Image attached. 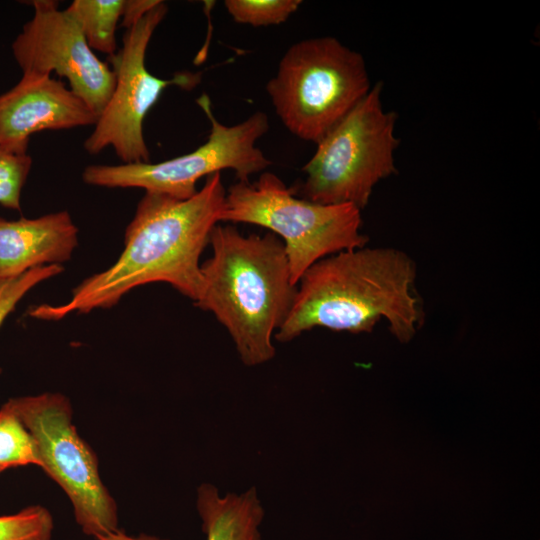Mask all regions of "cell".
I'll use <instances>...</instances> for the list:
<instances>
[{"label": "cell", "instance_id": "obj_19", "mask_svg": "<svg viewBox=\"0 0 540 540\" xmlns=\"http://www.w3.org/2000/svg\"><path fill=\"white\" fill-rule=\"evenodd\" d=\"M63 269L62 265L57 264L40 266L17 277L0 280V327L28 291L60 274Z\"/></svg>", "mask_w": 540, "mask_h": 540}, {"label": "cell", "instance_id": "obj_4", "mask_svg": "<svg viewBox=\"0 0 540 540\" xmlns=\"http://www.w3.org/2000/svg\"><path fill=\"white\" fill-rule=\"evenodd\" d=\"M370 89L362 55L330 36L291 45L266 85L288 131L316 144Z\"/></svg>", "mask_w": 540, "mask_h": 540}, {"label": "cell", "instance_id": "obj_7", "mask_svg": "<svg viewBox=\"0 0 540 540\" xmlns=\"http://www.w3.org/2000/svg\"><path fill=\"white\" fill-rule=\"evenodd\" d=\"M197 103L208 117L211 130L207 141L194 151L158 163L89 165L83 170V181L106 188H142L184 200L196 194V183L203 177L231 169L240 182H247L251 175L271 165L256 146L269 129L264 112H255L241 123L227 126L214 116L207 94H202Z\"/></svg>", "mask_w": 540, "mask_h": 540}, {"label": "cell", "instance_id": "obj_10", "mask_svg": "<svg viewBox=\"0 0 540 540\" xmlns=\"http://www.w3.org/2000/svg\"><path fill=\"white\" fill-rule=\"evenodd\" d=\"M33 16L12 42V55L22 73L66 78L69 88L98 115L115 86L111 66L89 47L72 13L58 2L34 0Z\"/></svg>", "mask_w": 540, "mask_h": 540}, {"label": "cell", "instance_id": "obj_6", "mask_svg": "<svg viewBox=\"0 0 540 540\" xmlns=\"http://www.w3.org/2000/svg\"><path fill=\"white\" fill-rule=\"evenodd\" d=\"M382 84L367 95L318 143L303 167L304 182L293 192L324 205L351 204L362 210L375 185L396 172V114L384 111Z\"/></svg>", "mask_w": 540, "mask_h": 540}, {"label": "cell", "instance_id": "obj_8", "mask_svg": "<svg viewBox=\"0 0 540 540\" xmlns=\"http://www.w3.org/2000/svg\"><path fill=\"white\" fill-rule=\"evenodd\" d=\"M5 404L31 434L40 468L68 496L82 531L98 538L118 530L116 502L101 480L96 455L72 423L69 400L47 392Z\"/></svg>", "mask_w": 540, "mask_h": 540}, {"label": "cell", "instance_id": "obj_13", "mask_svg": "<svg viewBox=\"0 0 540 540\" xmlns=\"http://www.w3.org/2000/svg\"><path fill=\"white\" fill-rule=\"evenodd\" d=\"M196 508L206 540H262L265 512L255 487L221 495L215 485L203 483L197 488Z\"/></svg>", "mask_w": 540, "mask_h": 540}, {"label": "cell", "instance_id": "obj_18", "mask_svg": "<svg viewBox=\"0 0 540 540\" xmlns=\"http://www.w3.org/2000/svg\"><path fill=\"white\" fill-rule=\"evenodd\" d=\"M31 166L28 153H15L0 146V205L21 210V192Z\"/></svg>", "mask_w": 540, "mask_h": 540}, {"label": "cell", "instance_id": "obj_14", "mask_svg": "<svg viewBox=\"0 0 540 540\" xmlns=\"http://www.w3.org/2000/svg\"><path fill=\"white\" fill-rule=\"evenodd\" d=\"M125 0H74L67 9L78 22L93 51L117 52L116 30L122 17Z\"/></svg>", "mask_w": 540, "mask_h": 540}, {"label": "cell", "instance_id": "obj_11", "mask_svg": "<svg viewBox=\"0 0 540 540\" xmlns=\"http://www.w3.org/2000/svg\"><path fill=\"white\" fill-rule=\"evenodd\" d=\"M98 117L62 81L51 75L22 73L17 84L0 94V146L28 153L31 135L94 126Z\"/></svg>", "mask_w": 540, "mask_h": 540}, {"label": "cell", "instance_id": "obj_20", "mask_svg": "<svg viewBox=\"0 0 540 540\" xmlns=\"http://www.w3.org/2000/svg\"><path fill=\"white\" fill-rule=\"evenodd\" d=\"M161 0H125L121 25L127 29L155 8Z\"/></svg>", "mask_w": 540, "mask_h": 540}, {"label": "cell", "instance_id": "obj_12", "mask_svg": "<svg viewBox=\"0 0 540 540\" xmlns=\"http://www.w3.org/2000/svg\"><path fill=\"white\" fill-rule=\"evenodd\" d=\"M78 245V228L67 211L38 218L7 220L0 217V280L30 269L61 265Z\"/></svg>", "mask_w": 540, "mask_h": 540}, {"label": "cell", "instance_id": "obj_15", "mask_svg": "<svg viewBox=\"0 0 540 540\" xmlns=\"http://www.w3.org/2000/svg\"><path fill=\"white\" fill-rule=\"evenodd\" d=\"M40 461L35 442L16 414L4 404L0 409V473Z\"/></svg>", "mask_w": 540, "mask_h": 540}, {"label": "cell", "instance_id": "obj_9", "mask_svg": "<svg viewBox=\"0 0 540 540\" xmlns=\"http://www.w3.org/2000/svg\"><path fill=\"white\" fill-rule=\"evenodd\" d=\"M167 11V5L161 1L126 30L121 49L107 58L115 75V86L92 133L84 141V149L89 154L112 147L124 164L150 162L143 134L148 112L167 87L174 85L191 90L201 82L200 72H181L171 79H161L146 68L149 42Z\"/></svg>", "mask_w": 540, "mask_h": 540}, {"label": "cell", "instance_id": "obj_5", "mask_svg": "<svg viewBox=\"0 0 540 540\" xmlns=\"http://www.w3.org/2000/svg\"><path fill=\"white\" fill-rule=\"evenodd\" d=\"M220 221L248 223L269 229L283 242L291 280L297 285L319 260L364 247L361 210L351 204L324 205L298 197L271 172L254 183L233 184L226 191Z\"/></svg>", "mask_w": 540, "mask_h": 540}, {"label": "cell", "instance_id": "obj_16", "mask_svg": "<svg viewBox=\"0 0 540 540\" xmlns=\"http://www.w3.org/2000/svg\"><path fill=\"white\" fill-rule=\"evenodd\" d=\"M300 0H226L232 19L254 27L281 24L297 11Z\"/></svg>", "mask_w": 540, "mask_h": 540}, {"label": "cell", "instance_id": "obj_1", "mask_svg": "<svg viewBox=\"0 0 540 540\" xmlns=\"http://www.w3.org/2000/svg\"><path fill=\"white\" fill-rule=\"evenodd\" d=\"M225 196L219 172L188 199L145 192L115 263L79 283L66 303L33 306L28 315L54 321L111 308L132 289L153 282L168 283L195 303L203 289L200 257L220 222Z\"/></svg>", "mask_w": 540, "mask_h": 540}, {"label": "cell", "instance_id": "obj_2", "mask_svg": "<svg viewBox=\"0 0 540 540\" xmlns=\"http://www.w3.org/2000/svg\"><path fill=\"white\" fill-rule=\"evenodd\" d=\"M412 259L390 247H361L325 257L297 284L293 304L274 338L290 342L315 327L370 332L381 319L400 341H409L420 321Z\"/></svg>", "mask_w": 540, "mask_h": 540}, {"label": "cell", "instance_id": "obj_21", "mask_svg": "<svg viewBox=\"0 0 540 540\" xmlns=\"http://www.w3.org/2000/svg\"><path fill=\"white\" fill-rule=\"evenodd\" d=\"M96 539L97 540H169V539L159 538L157 536L146 535V534H140L138 536H130L120 531L119 529L114 532H110L108 534L99 536Z\"/></svg>", "mask_w": 540, "mask_h": 540}, {"label": "cell", "instance_id": "obj_3", "mask_svg": "<svg viewBox=\"0 0 540 540\" xmlns=\"http://www.w3.org/2000/svg\"><path fill=\"white\" fill-rule=\"evenodd\" d=\"M209 245L212 256L201 264L203 289L195 306L227 329L244 365L272 360V338L297 291L283 242L273 233L246 236L217 224Z\"/></svg>", "mask_w": 540, "mask_h": 540}, {"label": "cell", "instance_id": "obj_17", "mask_svg": "<svg viewBox=\"0 0 540 540\" xmlns=\"http://www.w3.org/2000/svg\"><path fill=\"white\" fill-rule=\"evenodd\" d=\"M53 519L38 505L0 516V540H52Z\"/></svg>", "mask_w": 540, "mask_h": 540}]
</instances>
